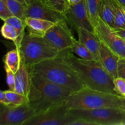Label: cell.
<instances>
[{
    "instance_id": "6da1fadb",
    "label": "cell",
    "mask_w": 125,
    "mask_h": 125,
    "mask_svg": "<svg viewBox=\"0 0 125 125\" xmlns=\"http://www.w3.org/2000/svg\"><path fill=\"white\" fill-rule=\"evenodd\" d=\"M59 56L75 72L85 87L118 95L115 90L114 78L99 61L79 58L70 49L60 51Z\"/></svg>"
},
{
    "instance_id": "7a4b0ae2",
    "label": "cell",
    "mask_w": 125,
    "mask_h": 125,
    "mask_svg": "<svg viewBox=\"0 0 125 125\" xmlns=\"http://www.w3.org/2000/svg\"><path fill=\"white\" fill-rule=\"evenodd\" d=\"M31 73L28 104L35 111V115L63 106L73 92L51 83L37 73L32 72H31Z\"/></svg>"
},
{
    "instance_id": "3957f363",
    "label": "cell",
    "mask_w": 125,
    "mask_h": 125,
    "mask_svg": "<svg viewBox=\"0 0 125 125\" xmlns=\"http://www.w3.org/2000/svg\"><path fill=\"white\" fill-rule=\"evenodd\" d=\"M29 71L73 92L85 87L75 72L59 56L35 64Z\"/></svg>"
},
{
    "instance_id": "277c9868",
    "label": "cell",
    "mask_w": 125,
    "mask_h": 125,
    "mask_svg": "<svg viewBox=\"0 0 125 125\" xmlns=\"http://www.w3.org/2000/svg\"><path fill=\"white\" fill-rule=\"evenodd\" d=\"M123 96L111 93L84 87L72 93L65 102L68 109H94L123 107Z\"/></svg>"
},
{
    "instance_id": "5b68a950",
    "label": "cell",
    "mask_w": 125,
    "mask_h": 125,
    "mask_svg": "<svg viewBox=\"0 0 125 125\" xmlns=\"http://www.w3.org/2000/svg\"><path fill=\"white\" fill-rule=\"evenodd\" d=\"M21 58L29 70L35 64L57 57L60 51L52 47L43 37L26 32L18 48Z\"/></svg>"
},
{
    "instance_id": "8992f818",
    "label": "cell",
    "mask_w": 125,
    "mask_h": 125,
    "mask_svg": "<svg viewBox=\"0 0 125 125\" xmlns=\"http://www.w3.org/2000/svg\"><path fill=\"white\" fill-rule=\"evenodd\" d=\"M123 113V109L114 107L94 109H71L67 111L69 115L84 120L92 125H120Z\"/></svg>"
},
{
    "instance_id": "52a82bcc",
    "label": "cell",
    "mask_w": 125,
    "mask_h": 125,
    "mask_svg": "<svg viewBox=\"0 0 125 125\" xmlns=\"http://www.w3.org/2000/svg\"><path fill=\"white\" fill-rule=\"evenodd\" d=\"M43 37L59 51L70 49L76 40L65 20L55 23L46 32Z\"/></svg>"
},
{
    "instance_id": "ba28073f",
    "label": "cell",
    "mask_w": 125,
    "mask_h": 125,
    "mask_svg": "<svg viewBox=\"0 0 125 125\" xmlns=\"http://www.w3.org/2000/svg\"><path fill=\"white\" fill-rule=\"evenodd\" d=\"M95 32L100 41L111 51L120 58H125V39L118 35L113 28L100 18L95 27Z\"/></svg>"
},
{
    "instance_id": "9c48e42d",
    "label": "cell",
    "mask_w": 125,
    "mask_h": 125,
    "mask_svg": "<svg viewBox=\"0 0 125 125\" xmlns=\"http://www.w3.org/2000/svg\"><path fill=\"white\" fill-rule=\"evenodd\" d=\"M35 115V111L28 103L12 106L1 104L0 125H24Z\"/></svg>"
},
{
    "instance_id": "30bf717a",
    "label": "cell",
    "mask_w": 125,
    "mask_h": 125,
    "mask_svg": "<svg viewBox=\"0 0 125 125\" xmlns=\"http://www.w3.org/2000/svg\"><path fill=\"white\" fill-rule=\"evenodd\" d=\"M67 111L68 109L63 105L35 115L24 125H71L76 118L69 115Z\"/></svg>"
},
{
    "instance_id": "8fae6325",
    "label": "cell",
    "mask_w": 125,
    "mask_h": 125,
    "mask_svg": "<svg viewBox=\"0 0 125 125\" xmlns=\"http://www.w3.org/2000/svg\"><path fill=\"white\" fill-rule=\"evenodd\" d=\"M64 15L67 23L76 31L79 28H84L95 33V28L89 19L85 0L69 5Z\"/></svg>"
},
{
    "instance_id": "7c38bea8",
    "label": "cell",
    "mask_w": 125,
    "mask_h": 125,
    "mask_svg": "<svg viewBox=\"0 0 125 125\" xmlns=\"http://www.w3.org/2000/svg\"><path fill=\"white\" fill-rule=\"evenodd\" d=\"M25 15L26 18L32 17L40 18L54 23L65 20L64 13L48 8L43 4L41 0H34L26 5Z\"/></svg>"
},
{
    "instance_id": "4fadbf2b",
    "label": "cell",
    "mask_w": 125,
    "mask_h": 125,
    "mask_svg": "<svg viewBox=\"0 0 125 125\" xmlns=\"http://www.w3.org/2000/svg\"><path fill=\"white\" fill-rule=\"evenodd\" d=\"M120 57L101 42L98 61L103 68L113 77H118V65Z\"/></svg>"
},
{
    "instance_id": "5bb4252c",
    "label": "cell",
    "mask_w": 125,
    "mask_h": 125,
    "mask_svg": "<svg viewBox=\"0 0 125 125\" xmlns=\"http://www.w3.org/2000/svg\"><path fill=\"white\" fill-rule=\"evenodd\" d=\"M31 79V73L21 58L20 67L15 73V91L28 96L30 89Z\"/></svg>"
},
{
    "instance_id": "9a60e30c",
    "label": "cell",
    "mask_w": 125,
    "mask_h": 125,
    "mask_svg": "<svg viewBox=\"0 0 125 125\" xmlns=\"http://www.w3.org/2000/svg\"><path fill=\"white\" fill-rule=\"evenodd\" d=\"M78 40L85 45L92 52L95 60L98 61L99 50L101 41L95 32L84 28H79L76 30Z\"/></svg>"
},
{
    "instance_id": "2e32d148",
    "label": "cell",
    "mask_w": 125,
    "mask_h": 125,
    "mask_svg": "<svg viewBox=\"0 0 125 125\" xmlns=\"http://www.w3.org/2000/svg\"><path fill=\"white\" fill-rule=\"evenodd\" d=\"M24 21L29 32L42 37H43L46 32L56 23L51 21L32 17H26Z\"/></svg>"
},
{
    "instance_id": "e0dca14e",
    "label": "cell",
    "mask_w": 125,
    "mask_h": 125,
    "mask_svg": "<svg viewBox=\"0 0 125 125\" xmlns=\"http://www.w3.org/2000/svg\"><path fill=\"white\" fill-rule=\"evenodd\" d=\"M115 13V26L114 29L125 28V10L118 0H107Z\"/></svg>"
},
{
    "instance_id": "ac0fdd59",
    "label": "cell",
    "mask_w": 125,
    "mask_h": 125,
    "mask_svg": "<svg viewBox=\"0 0 125 125\" xmlns=\"http://www.w3.org/2000/svg\"><path fill=\"white\" fill-rule=\"evenodd\" d=\"M4 22H7V23L10 24L17 31V41L14 43L15 47L18 48L20 46L21 42L26 34L25 29L26 28V25L25 24V21L18 17H15V16H12V17L5 20Z\"/></svg>"
},
{
    "instance_id": "d6986e66",
    "label": "cell",
    "mask_w": 125,
    "mask_h": 125,
    "mask_svg": "<svg viewBox=\"0 0 125 125\" xmlns=\"http://www.w3.org/2000/svg\"><path fill=\"white\" fill-rule=\"evenodd\" d=\"M99 17L112 28L115 26V13L107 0H101L99 11Z\"/></svg>"
},
{
    "instance_id": "ffe728a7",
    "label": "cell",
    "mask_w": 125,
    "mask_h": 125,
    "mask_svg": "<svg viewBox=\"0 0 125 125\" xmlns=\"http://www.w3.org/2000/svg\"><path fill=\"white\" fill-rule=\"evenodd\" d=\"M21 62V56L19 49L17 48L7 52L4 56V65L9 68L11 70L13 71L15 73H17L20 68Z\"/></svg>"
},
{
    "instance_id": "44dd1931",
    "label": "cell",
    "mask_w": 125,
    "mask_h": 125,
    "mask_svg": "<svg viewBox=\"0 0 125 125\" xmlns=\"http://www.w3.org/2000/svg\"><path fill=\"white\" fill-rule=\"evenodd\" d=\"M89 19L94 28L100 19L99 11L101 0H85Z\"/></svg>"
},
{
    "instance_id": "7402d4cb",
    "label": "cell",
    "mask_w": 125,
    "mask_h": 125,
    "mask_svg": "<svg viewBox=\"0 0 125 125\" xmlns=\"http://www.w3.org/2000/svg\"><path fill=\"white\" fill-rule=\"evenodd\" d=\"M70 50L79 58L84 60H95L94 55L89 51V49L79 40H76Z\"/></svg>"
},
{
    "instance_id": "603a6c76",
    "label": "cell",
    "mask_w": 125,
    "mask_h": 125,
    "mask_svg": "<svg viewBox=\"0 0 125 125\" xmlns=\"http://www.w3.org/2000/svg\"><path fill=\"white\" fill-rule=\"evenodd\" d=\"M4 1L13 16L18 17L24 21L25 20L26 5L21 3L17 0H4Z\"/></svg>"
},
{
    "instance_id": "cb8c5ba5",
    "label": "cell",
    "mask_w": 125,
    "mask_h": 125,
    "mask_svg": "<svg viewBox=\"0 0 125 125\" xmlns=\"http://www.w3.org/2000/svg\"><path fill=\"white\" fill-rule=\"evenodd\" d=\"M4 92L7 100L9 102V106H19L23 104L28 103V98L25 95L10 90L4 91Z\"/></svg>"
},
{
    "instance_id": "d4e9b609",
    "label": "cell",
    "mask_w": 125,
    "mask_h": 125,
    "mask_svg": "<svg viewBox=\"0 0 125 125\" xmlns=\"http://www.w3.org/2000/svg\"><path fill=\"white\" fill-rule=\"evenodd\" d=\"M48 8L64 13L69 6L68 0H41Z\"/></svg>"
},
{
    "instance_id": "484cf974",
    "label": "cell",
    "mask_w": 125,
    "mask_h": 125,
    "mask_svg": "<svg viewBox=\"0 0 125 125\" xmlns=\"http://www.w3.org/2000/svg\"><path fill=\"white\" fill-rule=\"evenodd\" d=\"M1 31V34L4 38L15 43L17 39V33L15 28L10 24L4 22Z\"/></svg>"
},
{
    "instance_id": "4316f807",
    "label": "cell",
    "mask_w": 125,
    "mask_h": 125,
    "mask_svg": "<svg viewBox=\"0 0 125 125\" xmlns=\"http://www.w3.org/2000/svg\"><path fill=\"white\" fill-rule=\"evenodd\" d=\"M115 90L120 96H125V79L121 77H117L114 79Z\"/></svg>"
},
{
    "instance_id": "83f0119b",
    "label": "cell",
    "mask_w": 125,
    "mask_h": 125,
    "mask_svg": "<svg viewBox=\"0 0 125 125\" xmlns=\"http://www.w3.org/2000/svg\"><path fill=\"white\" fill-rule=\"evenodd\" d=\"M4 69L6 72V80L9 87V90L15 91V73L11 70L9 68L4 65Z\"/></svg>"
},
{
    "instance_id": "f1b7e54d",
    "label": "cell",
    "mask_w": 125,
    "mask_h": 125,
    "mask_svg": "<svg viewBox=\"0 0 125 125\" xmlns=\"http://www.w3.org/2000/svg\"><path fill=\"white\" fill-rule=\"evenodd\" d=\"M13 16L7 7L4 0H0V18L2 20L4 21L7 18Z\"/></svg>"
},
{
    "instance_id": "f546056e",
    "label": "cell",
    "mask_w": 125,
    "mask_h": 125,
    "mask_svg": "<svg viewBox=\"0 0 125 125\" xmlns=\"http://www.w3.org/2000/svg\"><path fill=\"white\" fill-rule=\"evenodd\" d=\"M118 77L125 79V58H120L118 61Z\"/></svg>"
},
{
    "instance_id": "4dcf8cb0",
    "label": "cell",
    "mask_w": 125,
    "mask_h": 125,
    "mask_svg": "<svg viewBox=\"0 0 125 125\" xmlns=\"http://www.w3.org/2000/svg\"><path fill=\"white\" fill-rule=\"evenodd\" d=\"M0 102H1V104L4 105V106H9L10 105L9 102L8 101L6 95H5L4 91H2V90L0 92Z\"/></svg>"
},
{
    "instance_id": "1f68e13d",
    "label": "cell",
    "mask_w": 125,
    "mask_h": 125,
    "mask_svg": "<svg viewBox=\"0 0 125 125\" xmlns=\"http://www.w3.org/2000/svg\"><path fill=\"white\" fill-rule=\"evenodd\" d=\"M114 31L121 37L125 39V28H123V29H114Z\"/></svg>"
},
{
    "instance_id": "d6a6232c",
    "label": "cell",
    "mask_w": 125,
    "mask_h": 125,
    "mask_svg": "<svg viewBox=\"0 0 125 125\" xmlns=\"http://www.w3.org/2000/svg\"><path fill=\"white\" fill-rule=\"evenodd\" d=\"M120 125H125V109H123V116H122V120H121Z\"/></svg>"
},
{
    "instance_id": "836d02e7",
    "label": "cell",
    "mask_w": 125,
    "mask_h": 125,
    "mask_svg": "<svg viewBox=\"0 0 125 125\" xmlns=\"http://www.w3.org/2000/svg\"><path fill=\"white\" fill-rule=\"evenodd\" d=\"M81 1V0H68L69 5L75 4L78 3L79 2H80Z\"/></svg>"
},
{
    "instance_id": "e575fe53",
    "label": "cell",
    "mask_w": 125,
    "mask_h": 125,
    "mask_svg": "<svg viewBox=\"0 0 125 125\" xmlns=\"http://www.w3.org/2000/svg\"><path fill=\"white\" fill-rule=\"evenodd\" d=\"M118 1L120 2L121 4H122L123 7H125V0H118Z\"/></svg>"
},
{
    "instance_id": "d590c367",
    "label": "cell",
    "mask_w": 125,
    "mask_h": 125,
    "mask_svg": "<svg viewBox=\"0 0 125 125\" xmlns=\"http://www.w3.org/2000/svg\"><path fill=\"white\" fill-rule=\"evenodd\" d=\"M123 109H125V99L123 98V107H122Z\"/></svg>"
},
{
    "instance_id": "8d00e7d4",
    "label": "cell",
    "mask_w": 125,
    "mask_h": 125,
    "mask_svg": "<svg viewBox=\"0 0 125 125\" xmlns=\"http://www.w3.org/2000/svg\"><path fill=\"white\" fill-rule=\"evenodd\" d=\"M17 1H19V2H21V3L24 4L26 5V2H25V1H24V0H17Z\"/></svg>"
},
{
    "instance_id": "74e56055",
    "label": "cell",
    "mask_w": 125,
    "mask_h": 125,
    "mask_svg": "<svg viewBox=\"0 0 125 125\" xmlns=\"http://www.w3.org/2000/svg\"><path fill=\"white\" fill-rule=\"evenodd\" d=\"M26 2V5H28V4L30 3L31 2H32V1H34V0H24Z\"/></svg>"
},
{
    "instance_id": "f35d334b",
    "label": "cell",
    "mask_w": 125,
    "mask_h": 125,
    "mask_svg": "<svg viewBox=\"0 0 125 125\" xmlns=\"http://www.w3.org/2000/svg\"><path fill=\"white\" fill-rule=\"evenodd\" d=\"M123 98H124L125 99V96H124V97H123Z\"/></svg>"
},
{
    "instance_id": "ab89813d",
    "label": "cell",
    "mask_w": 125,
    "mask_h": 125,
    "mask_svg": "<svg viewBox=\"0 0 125 125\" xmlns=\"http://www.w3.org/2000/svg\"><path fill=\"white\" fill-rule=\"evenodd\" d=\"M124 8H125V7H124Z\"/></svg>"
},
{
    "instance_id": "60d3db41",
    "label": "cell",
    "mask_w": 125,
    "mask_h": 125,
    "mask_svg": "<svg viewBox=\"0 0 125 125\" xmlns=\"http://www.w3.org/2000/svg\"></svg>"
}]
</instances>
